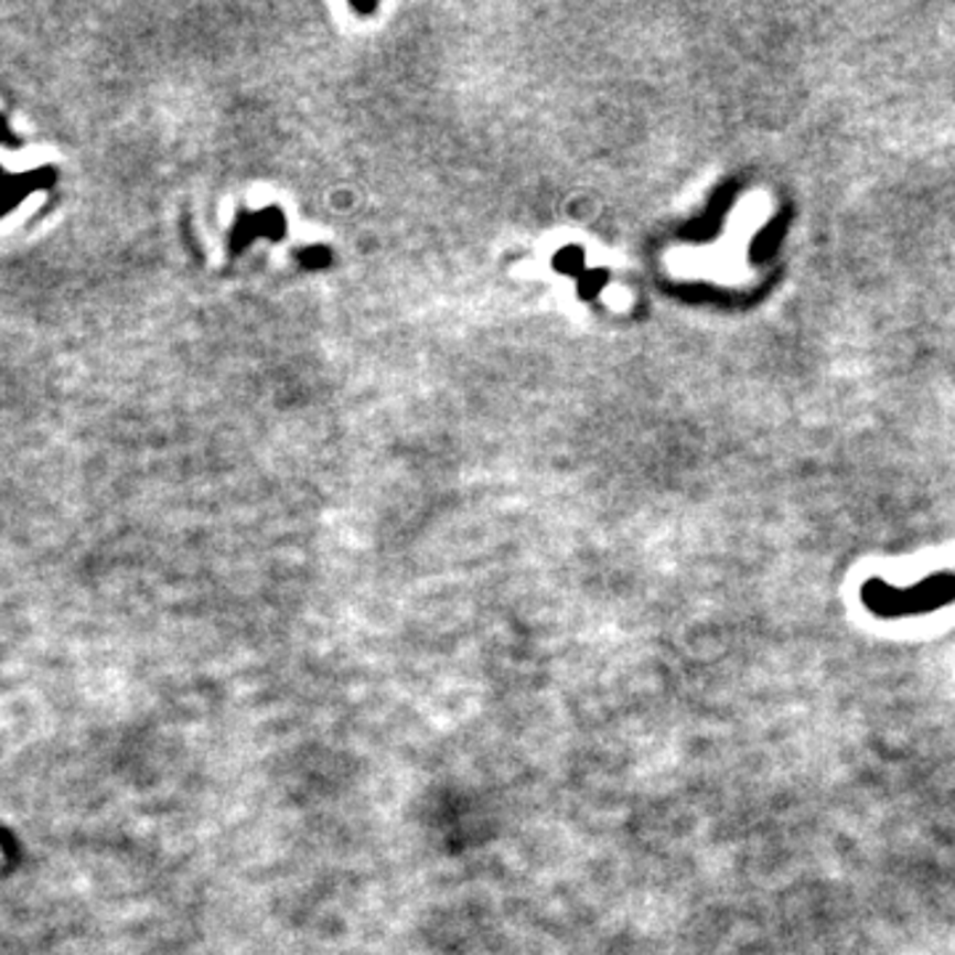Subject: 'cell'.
Listing matches in <instances>:
<instances>
[{
  "mask_svg": "<svg viewBox=\"0 0 955 955\" xmlns=\"http://www.w3.org/2000/svg\"><path fill=\"white\" fill-rule=\"evenodd\" d=\"M860 600L879 619L921 616L955 603V573H934L908 590L889 587L884 579H868L860 590Z\"/></svg>",
  "mask_w": 955,
  "mask_h": 955,
  "instance_id": "6da1fadb",
  "label": "cell"
}]
</instances>
